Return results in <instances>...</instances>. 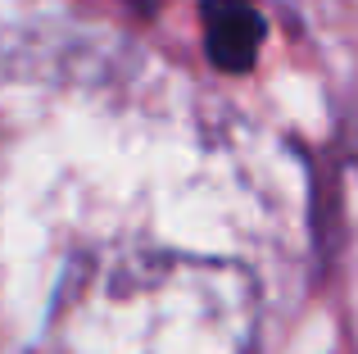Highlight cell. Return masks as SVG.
<instances>
[{"instance_id":"obj_1","label":"cell","mask_w":358,"mask_h":354,"mask_svg":"<svg viewBox=\"0 0 358 354\" xmlns=\"http://www.w3.org/2000/svg\"><path fill=\"white\" fill-rule=\"evenodd\" d=\"M259 291L241 264L173 250H91L69 264L41 354H245Z\"/></svg>"},{"instance_id":"obj_2","label":"cell","mask_w":358,"mask_h":354,"mask_svg":"<svg viewBox=\"0 0 358 354\" xmlns=\"http://www.w3.org/2000/svg\"><path fill=\"white\" fill-rule=\"evenodd\" d=\"M204 23V55L222 73L254 69L263 50V14L250 0H200Z\"/></svg>"}]
</instances>
